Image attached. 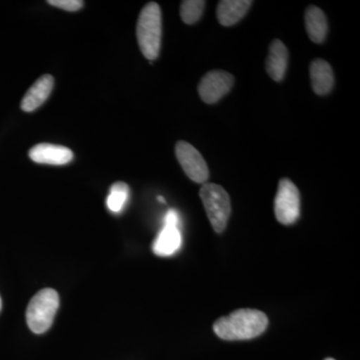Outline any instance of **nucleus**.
<instances>
[{"label":"nucleus","mask_w":360,"mask_h":360,"mask_svg":"<svg viewBox=\"0 0 360 360\" xmlns=\"http://www.w3.org/2000/svg\"><path fill=\"white\" fill-rule=\"evenodd\" d=\"M269 326L266 314L257 309L236 310L213 324L215 335L224 340H248L264 333Z\"/></svg>","instance_id":"1"},{"label":"nucleus","mask_w":360,"mask_h":360,"mask_svg":"<svg viewBox=\"0 0 360 360\" xmlns=\"http://www.w3.org/2000/svg\"><path fill=\"white\" fill-rule=\"evenodd\" d=\"M162 35L161 9L156 2H149L142 8L136 26L139 49L144 58L155 60L160 54Z\"/></svg>","instance_id":"2"},{"label":"nucleus","mask_w":360,"mask_h":360,"mask_svg":"<svg viewBox=\"0 0 360 360\" xmlns=\"http://www.w3.org/2000/svg\"><path fill=\"white\" fill-rule=\"evenodd\" d=\"M59 307V295L51 288L39 291L26 309V322L33 333L42 335L51 328Z\"/></svg>","instance_id":"3"},{"label":"nucleus","mask_w":360,"mask_h":360,"mask_svg":"<svg viewBox=\"0 0 360 360\" xmlns=\"http://www.w3.org/2000/svg\"><path fill=\"white\" fill-rule=\"evenodd\" d=\"M200 196L213 229L221 233L226 229L231 217V205L229 193L224 187L205 182L200 188Z\"/></svg>","instance_id":"4"},{"label":"nucleus","mask_w":360,"mask_h":360,"mask_svg":"<svg viewBox=\"0 0 360 360\" xmlns=\"http://www.w3.org/2000/svg\"><path fill=\"white\" fill-rule=\"evenodd\" d=\"M274 213L281 224H295L300 214V194L295 184L288 179H281L274 200Z\"/></svg>","instance_id":"5"},{"label":"nucleus","mask_w":360,"mask_h":360,"mask_svg":"<svg viewBox=\"0 0 360 360\" xmlns=\"http://www.w3.org/2000/svg\"><path fill=\"white\" fill-rule=\"evenodd\" d=\"M175 155L187 176L196 184H205L210 170L200 151L188 142L180 141L175 146Z\"/></svg>","instance_id":"6"},{"label":"nucleus","mask_w":360,"mask_h":360,"mask_svg":"<svg viewBox=\"0 0 360 360\" xmlns=\"http://www.w3.org/2000/svg\"><path fill=\"white\" fill-rule=\"evenodd\" d=\"M234 84V77L224 70H212L201 78L198 84V94L205 103H217L226 96Z\"/></svg>","instance_id":"7"},{"label":"nucleus","mask_w":360,"mask_h":360,"mask_svg":"<svg viewBox=\"0 0 360 360\" xmlns=\"http://www.w3.org/2000/svg\"><path fill=\"white\" fill-rule=\"evenodd\" d=\"M28 155L34 162L49 165H68L75 158L70 148L51 143H39L33 146Z\"/></svg>","instance_id":"8"},{"label":"nucleus","mask_w":360,"mask_h":360,"mask_svg":"<svg viewBox=\"0 0 360 360\" xmlns=\"http://www.w3.org/2000/svg\"><path fill=\"white\" fill-rule=\"evenodd\" d=\"M53 85L54 79L51 75H44L40 77L27 90L21 101V110L25 112H32V111L37 110L51 96Z\"/></svg>","instance_id":"9"},{"label":"nucleus","mask_w":360,"mask_h":360,"mask_svg":"<svg viewBox=\"0 0 360 360\" xmlns=\"http://www.w3.org/2000/svg\"><path fill=\"white\" fill-rule=\"evenodd\" d=\"M181 245L182 236L179 226L163 224L162 229L153 243V250L158 257H172L180 250Z\"/></svg>","instance_id":"10"},{"label":"nucleus","mask_w":360,"mask_h":360,"mask_svg":"<svg viewBox=\"0 0 360 360\" xmlns=\"http://www.w3.org/2000/svg\"><path fill=\"white\" fill-rule=\"evenodd\" d=\"M288 63V51L283 41L274 39L270 44L265 68L274 82H281L285 75Z\"/></svg>","instance_id":"11"},{"label":"nucleus","mask_w":360,"mask_h":360,"mask_svg":"<svg viewBox=\"0 0 360 360\" xmlns=\"http://www.w3.org/2000/svg\"><path fill=\"white\" fill-rule=\"evenodd\" d=\"M309 72L312 89L315 94L324 96L333 89L335 77L333 68L328 61L321 58L314 59L310 63Z\"/></svg>","instance_id":"12"},{"label":"nucleus","mask_w":360,"mask_h":360,"mask_svg":"<svg viewBox=\"0 0 360 360\" xmlns=\"http://www.w3.org/2000/svg\"><path fill=\"white\" fill-rule=\"evenodd\" d=\"M251 4L252 1L250 0H222L217 6V20L224 26L236 25L245 18Z\"/></svg>","instance_id":"13"},{"label":"nucleus","mask_w":360,"mask_h":360,"mask_svg":"<svg viewBox=\"0 0 360 360\" xmlns=\"http://www.w3.org/2000/svg\"><path fill=\"white\" fill-rule=\"evenodd\" d=\"M304 21L309 39L315 44H322L326 39L328 30V20L323 11L317 6L307 7Z\"/></svg>","instance_id":"14"},{"label":"nucleus","mask_w":360,"mask_h":360,"mask_svg":"<svg viewBox=\"0 0 360 360\" xmlns=\"http://www.w3.org/2000/svg\"><path fill=\"white\" fill-rule=\"evenodd\" d=\"M130 189L122 181L115 182L110 187V194L106 198V206L113 213H120L124 208L129 198Z\"/></svg>","instance_id":"15"},{"label":"nucleus","mask_w":360,"mask_h":360,"mask_svg":"<svg viewBox=\"0 0 360 360\" xmlns=\"http://www.w3.org/2000/svg\"><path fill=\"white\" fill-rule=\"evenodd\" d=\"M205 7L202 0H184L180 6V18L186 25H193L200 20Z\"/></svg>","instance_id":"16"},{"label":"nucleus","mask_w":360,"mask_h":360,"mask_svg":"<svg viewBox=\"0 0 360 360\" xmlns=\"http://www.w3.org/2000/svg\"><path fill=\"white\" fill-rule=\"evenodd\" d=\"M47 4L63 9V11L75 13L84 7V2L82 0H49Z\"/></svg>","instance_id":"17"},{"label":"nucleus","mask_w":360,"mask_h":360,"mask_svg":"<svg viewBox=\"0 0 360 360\" xmlns=\"http://www.w3.org/2000/svg\"><path fill=\"white\" fill-rule=\"evenodd\" d=\"M180 219L179 212L174 210H168L167 214H165V219H163V224L176 225L179 226Z\"/></svg>","instance_id":"18"},{"label":"nucleus","mask_w":360,"mask_h":360,"mask_svg":"<svg viewBox=\"0 0 360 360\" xmlns=\"http://www.w3.org/2000/svg\"><path fill=\"white\" fill-rule=\"evenodd\" d=\"M158 200L160 201V202L165 203V200L162 198V196H158Z\"/></svg>","instance_id":"19"},{"label":"nucleus","mask_w":360,"mask_h":360,"mask_svg":"<svg viewBox=\"0 0 360 360\" xmlns=\"http://www.w3.org/2000/svg\"><path fill=\"white\" fill-rule=\"evenodd\" d=\"M2 307V302H1V298H0V310H1Z\"/></svg>","instance_id":"20"},{"label":"nucleus","mask_w":360,"mask_h":360,"mask_svg":"<svg viewBox=\"0 0 360 360\" xmlns=\"http://www.w3.org/2000/svg\"><path fill=\"white\" fill-rule=\"evenodd\" d=\"M326 360H335V359H326Z\"/></svg>","instance_id":"21"}]
</instances>
